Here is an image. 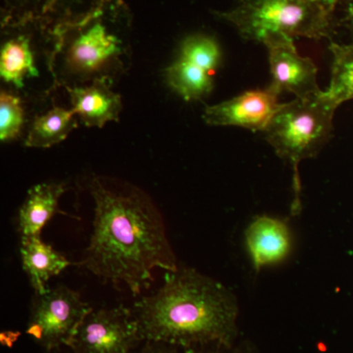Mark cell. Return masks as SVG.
<instances>
[{"label": "cell", "instance_id": "6da1fadb", "mask_svg": "<svg viewBox=\"0 0 353 353\" xmlns=\"http://www.w3.org/2000/svg\"><path fill=\"white\" fill-rule=\"evenodd\" d=\"M94 231L78 266L113 285H124L134 296L152 284V272H175L179 266L167 238L162 216L136 189H114L94 179Z\"/></svg>", "mask_w": 353, "mask_h": 353}, {"label": "cell", "instance_id": "7a4b0ae2", "mask_svg": "<svg viewBox=\"0 0 353 353\" xmlns=\"http://www.w3.org/2000/svg\"><path fill=\"white\" fill-rule=\"evenodd\" d=\"M131 309L143 343L232 347L238 336L239 303L234 292L189 267L167 272L164 285Z\"/></svg>", "mask_w": 353, "mask_h": 353}, {"label": "cell", "instance_id": "3957f363", "mask_svg": "<svg viewBox=\"0 0 353 353\" xmlns=\"http://www.w3.org/2000/svg\"><path fill=\"white\" fill-rule=\"evenodd\" d=\"M55 32L52 70L57 88L113 85L131 68V16L120 0H108L88 19Z\"/></svg>", "mask_w": 353, "mask_h": 353}, {"label": "cell", "instance_id": "277c9868", "mask_svg": "<svg viewBox=\"0 0 353 353\" xmlns=\"http://www.w3.org/2000/svg\"><path fill=\"white\" fill-rule=\"evenodd\" d=\"M336 109L324 92L308 99H296L283 103L265 129L266 141L279 157L292 165L294 216L301 210L299 164L303 160L317 157L331 139Z\"/></svg>", "mask_w": 353, "mask_h": 353}, {"label": "cell", "instance_id": "5b68a950", "mask_svg": "<svg viewBox=\"0 0 353 353\" xmlns=\"http://www.w3.org/2000/svg\"><path fill=\"white\" fill-rule=\"evenodd\" d=\"M57 34L43 19L3 24L0 76L25 97H46L57 88L52 70Z\"/></svg>", "mask_w": 353, "mask_h": 353}, {"label": "cell", "instance_id": "8992f818", "mask_svg": "<svg viewBox=\"0 0 353 353\" xmlns=\"http://www.w3.org/2000/svg\"><path fill=\"white\" fill-rule=\"evenodd\" d=\"M243 39L260 41L271 36L321 39L333 34V13L308 0H239L234 8L218 13Z\"/></svg>", "mask_w": 353, "mask_h": 353}, {"label": "cell", "instance_id": "52a82bcc", "mask_svg": "<svg viewBox=\"0 0 353 353\" xmlns=\"http://www.w3.org/2000/svg\"><path fill=\"white\" fill-rule=\"evenodd\" d=\"M92 310L79 292L65 285L36 294L26 333L46 352L67 345L79 325Z\"/></svg>", "mask_w": 353, "mask_h": 353}, {"label": "cell", "instance_id": "ba28073f", "mask_svg": "<svg viewBox=\"0 0 353 353\" xmlns=\"http://www.w3.org/2000/svg\"><path fill=\"white\" fill-rule=\"evenodd\" d=\"M143 343L132 309H92L70 339L72 353H134Z\"/></svg>", "mask_w": 353, "mask_h": 353}, {"label": "cell", "instance_id": "9c48e42d", "mask_svg": "<svg viewBox=\"0 0 353 353\" xmlns=\"http://www.w3.org/2000/svg\"><path fill=\"white\" fill-rule=\"evenodd\" d=\"M219 43L208 34L188 37L175 61L164 70L165 80L185 101H201L212 90L213 74L221 63Z\"/></svg>", "mask_w": 353, "mask_h": 353}, {"label": "cell", "instance_id": "30bf717a", "mask_svg": "<svg viewBox=\"0 0 353 353\" xmlns=\"http://www.w3.org/2000/svg\"><path fill=\"white\" fill-rule=\"evenodd\" d=\"M269 52L271 85L280 94L289 92L296 99H308L321 94L318 87L317 67L311 58L297 52L294 39L278 34L263 41Z\"/></svg>", "mask_w": 353, "mask_h": 353}, {"label": "cell", "instance_id": "8fae6325", "mask_svg": "<svg viewBox=\"0 0 353 353\" xmlns=\"http://www.w3.org/2000/svg\"><path fill=\"white\" fill-rule=\"evenodd\" d=\"M280 94L272 85L263 90H248L230 101L208 106L203 119L210 126H236L264 132L282 108Z\"/></svg>", "mask_w": 353, "mask_h": 353}, {"label": "cell", "instance_id": "7c38bea8", "mask_svg": "<svg viewBox=\"0 0 353 353\" xmlns=\"http://www.w3.org/2000/svg\"><path fill=\"white\" fill-rule=\"evenodd\" d=\"M245 245L253 269L259 272L289 259L294 239L287 221L262 214L255 216L246 227Z\"/></svg>", "mask_w": 353, "mask_h": 353}, {"label": "cell", "instance_id": "4fadbf2b", "mask_svg": "<svg viewBox=\"0 0 353 353\" xmlns=\"http://www.w3.org/2000/svg\"><path fill=\"white\" fill-rule=\"evenodd\" d=\"M111 87L105 82H94L67 90L72 110L85 127L101 128L108 122L119 120L122 101Z\"/></svg>", "mask_w": 353, "mask_h": 353}, {"label": "cell", "instance_id": "5bb4252c", "mask_svg": "<svg viewBox=\"0 0 353 353\" xmlns=\"http://www.w3.org/2000/svg\"><path fill=\"white\" fill-rule=\"evenodd\" d=\"M23 269L36 294L48 290V280L59 275L72 262L41 241V236H22L20 246Z\"/></svg>", "mask_w": 353, "mask_h": 353}, {"label": "cell", "instance_id": "9a60e30c", "mask_svg": "<svg viewBox=\"0 0 353 353\" xmlns=\"http://www.w3.org/2000/svg\"><path fill=\"white\" fill-rule=\"evenodd\" d=\"M66 190L64 183H44L28 192L18 216V228L22 236H41V230L58 213L60 197Z\"/></svg>", "mask_w": 353, "mask_h": 353}, {"label": "cell", "instance_id": "2e32d148", "mask_svg": "<svg viewBox=\"0 0 353 353\" xmlns=\"http://www.w3.org/2000/svg\"><path fill=\"white\" fill-rule=\"evenodd\" d=\"M79 118L72 109L54 108L39 114L28 130L25 145L48 148L63 141L78 127Z\"/></svg>", "mask_w": 353, "mask_h": 353}, {"label": "cell", "instance_id": "e0dca14e", "mask_svg": "<svg viewBox=\"0 0 353 353\" xmlns=\"http://www.w3.org/2000/svg\"><path fill=\"white\" fill-rule=\"evenodd\" d=\"M333 68L330 87L324 94L336 108L353 99V44L331 43Z\"/></svg>", "mask_w": 353, "mask_h": 353}, {"label": "cell", "instance_id": "ac0fdd59", "mask_svg": "<svg viewBox=\"0 0 353 353\" xmlns=\"http://www.w3.org/2000/svg\"><path fill=\"white\" fill-rule=\"evenodd\" d=\"M26 122L20 95L2 90L0 94V139L9 141L20 136Z\"/></svg>", "mask_w": 353, "mask_h": 353}, {"label": "cell", "instance_id": "d6986e66", "mask_svg": "<svg viewBox=\"0 0 353 353\" xmlns=\"http://www.w3.org/2000/svg\"><path fill=\"white\" fill-rule=\"evenodd\" d=\"M134 353H248L240 348L225 347H205L185 348L154 341H143Z\"/></svg>", "mask_w": 353, "mask_h": 353}, {"label": "cell", "instance_id": "ffe728a7", "mask_svg": "<svg viewBox=\"0 0 353 353\" xmlns=\"http://www.w3.org/2000/svg\"><path fill=\"white\" fill-rule=\"evenodd\" d=\"M308 1L326 9L329 12L334 13V9L339 4L343 3V2L350 3L353 0H308Z\"/></svg>", "mask_w": 353, "mask_h": 353}, {"label": "cell", "instance_id": "44dd1931", "mask_svg": "<svg viewBox=\"0 0 353 353\" xmlns=\"http://www.w3.org/2000/svg\"><path fill=\"white\" fill-rule=\"evenodd\" d=\"M347 21L353 27V1L350 3V8H348Z\"/></svg>", "mask_w": 353, "mask_h": 353}]
</instances>
